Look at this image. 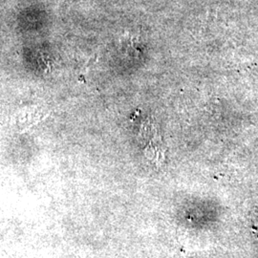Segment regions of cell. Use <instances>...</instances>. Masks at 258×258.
<instances>
[{"mask_svg":"<svg viewBox=\"0 0 258 258\" xmlns=\"http://www.w3.org/2000/svg\"><path fill=\"white\" fill-rule=\"evenodd\" d=\"M44 112L37 107L25 108L18 112L14 117V123L19 130H26L44 118Z\"/></svg>","mask_w":258,"mask_h":258,"instance_id":"obj_1","label":"cell"}]
</instances>
